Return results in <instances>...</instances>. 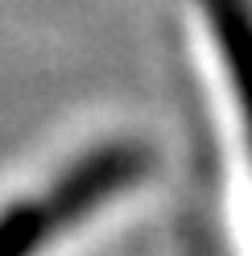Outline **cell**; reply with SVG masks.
Instances as JSON below:
<instances>
[{"instance_id":"obj_1","label":"cell","mask_w":252,"mask_h":256,"mask_svg":"<svg viewBox=\"0 0 252 256\" xmlns=\"http://www.w3.org/2000/svg\"><path fill=\"white\" fill-rule=\"evenodd\" d=\"M132 170V157H100L96 166H87L83 174L58 190V194L42 198V202H21L0 219V256H29L58 223H70L74 215H83L96 198H104L108 186H120Z\"/></svg>"}]
</instances>
